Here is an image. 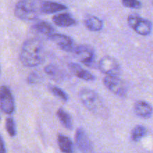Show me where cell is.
Instances as JSON below:
<instances>
[{"label": "cell", "instance_id": "6da1fadb", "mask_svg": "<svg viewBox=\"0 0 153 153\" xmlns=\"http://www.w3.org/2000/svg\"><path fill=\"white\" fill-rule=\"evenodd\" d=\"M19 59L27 67H35L44 61L45 49L43 43L36 38L27 40L21 48Z\"/></svg>", "mask_w": 153, "mask_h": 153}, {"label": "cell", "instance_id": "7a4b0ae2", "mask_svg": "<svg viewBox=\"0 0 153 153\" xmlns=\"http://www.w3.org/2000/svg\"><path fill=\"white\" fill-rule=\"evenodd\" d=\"M79 98L82 104L97 116L105 117L108 109L102 99L93 90L84 88L79 92Z\"/></svg>", "mask_w": 153, "mask_h": 153}, {"label": "cell", "instance_id": "3957f363", "mask_svg": "<svg viewBox=\"0 0 153 153\" xmlns=\"http://www.w3.org/2000/svg\"><path fill=\"white\" fill-rule=\"evenodd\" d=\"M40 13L38 1L21 0L15 5L14 14L22 20L32 21L38 18Z\"/></svg>", "mask_w": 153, "mask_h": 153}, {"label": "cell", "instance_id": "277c9868", "mask_svg": "<svg viewBox=\"0 0 153 153\" xmlns=\"http://www.w3.org/2000/svg\"><path fill=\"white\" fill-rule=\"evenodd\" d=\"M128 24L130 28L142 36H147L152 31V25L149 20L141 18L137 14H130L128 17Z\"/></svg>", "mask_w": 153, "mask_h": 153}, {"label": "cell", "instance_id": "5b68a950", "mask_svg": "<svg viewBox=\"0 0 153 153\" xmlns=\"http://www.w3.org/2000/svg\"><path fill=\"white\" fill-rule=\"evenodd\" d=\"M105 86L115 95L124 97L126 96L128 88L120 78L115 76H106L103 79Z\"/></svg>", "mask_w": 153, "mask_h": 153}, {"label": "cell", "instance_id": "8992f818", "mask_svg": "<svg viewBox=\"0 0 153 153\" xmlns=\"http://www.w3.org/2000/svg\"><path fill=\"white\" fill-rule=\"evenodd\" d=\"M99 69L106 76H119L121 74V68L119 63L114 58L105 56L99 62Z\"/></svg>", "mask_w": 153, "mask_h": 153}, {"label": "cell", "instance_id": "52a82bcc", "mask_svg": "<svg viewBox=\"0 0 153 153\" xmlns=\"http://www.w3.org/2000/svg\"><path fill=\"white\" fill-rule=\"evenodd\" d=\"M1 110L7 114H12L15 110V104L11 91L7 87L1 86L0 91Z\"/></svg>", "mask_w": 153, "mask_h": 153}, {"label": "cell", "instance_id": "ba28073f", "mask_svg": "<svg viewBox=\"0 0 153 153\" xmlns=\"http://www.w3.org/2000/svg\"><path fill=\"white\" fill-rule=\"evenodd\" d=\"M74 53L77 59L82 64L91 66L94 62L95 53L91 46L88 45H79L76 47Z\"/></svg>", "mask_w": 153, "mask_h": 153}, {"label": "cell", "instance_id": "9c48e42d", "mask_svg": "<svg viewBox=\"0 0 153 153\" xmlns=\"http://www.w3.org/2000/svg\"><path fill=\"white\" fill-rule=\"evenodd\" d=\"M75 142L82 153H92L93 146L89 137L83 128H78L75 134Z\"/></svg>", "mask_w": 153, "mask_h": 153}, {"label": "cell", "instance_id": "30bf717a", "mask_svg": "<svg viewBox=\"0 0 153 153\" xmlns=\"http://www.w3.org/2000/svg\"><path fill=\"white\" fill-rule=\"evenodd\" d=\"M49 39L54 43H55L61 50L65 51V52H74L76 47L73 39L64 34L54 33L49 37Z\"/></svg>", "mask_w": 153, "mask_h": 153}, {"label": "cell", "instance_id": "8fae6325", "mask_svg": "<svg viewBox=\"0 0 153 153\" xmlns=\"http://www.w3.org/2000/svg\"><path fill=\"white\" fill-rule=\"evenodd\" d=\"M39 9L41 13L50 14L62 11L67 8V6L61 3L51 1H38Z\"/></svg>", "mask_w": 153, "mask_h": 153}, {"label": "cell", "instance_id": "7c38bea8", "mask_svg": "<svg viewBox=\"0 0 153 153\" xmlns=\"http://www.w3.org/2000/svg\"><path fill=\"white\" fill-rule=\"evenodd\" d=\"M134 113L138 117L147 119L152 115L153 108L147 102L140 100L136 102L134 105Z\"/></svg>", "mask_w": 153, "mask_h": 153}, {"label": "cell", "instance_id": "4fadbf2b", "mask_svg": "<svg viewBox=\"0 0 153 153\" xmlns=\"http://www.w3.org/2000/svg\"><path fill=\"white\" fill-rule=\"evenodd\" d=\"M69 68L73 75H75L76 77L79 78L82 80L92 82L96 79L94 75H93L91 72L82 68L79 64L71 63V64H69Z\"/></svg>", "mask_w": 153, "mask_h": 153}, {"label": "cell", "instance_id": "5bb4252c", "mask_svg": "<svg viewBox=\"0 0 153 153\" xmlns=\"http://www.w3.org/2000/svg\"><path fill=\"white\" fill-rule=\"evenodd\" d=\"M52 21L56 25L59 27H70L76 24V21L70 13H62L55 15L52 18Z\"/></svg>", "mask_w": 153, "mask_h": 153}, {"label": "cell", "instance_id": "9a60e30c", "mask_svg": "<svg viewBox=\"0 0 153 153\" xmlns=\"http://www.w3.org/2000/svg\"><path fill=\"white\" fill-rule=\"evenodd\" d=\"M32 30L37 34L46 36L47 38L55 33L54 27L46 21H39L34 23L32 25Z\"/></svg>", "mask_w": 153, "mask_h": 153}, {"label": "cell", "instance_id": "2e32d148", "mask_svg": "<svg viewBox=\"0 0 153 153\" xmlns=\"http://www.w3.org/2000/svg\"><path fill=\"white\" fill-rule=\"evenodd\" d=\"M58 144L59 149L63 153H74V148L70 137L59 134L58 135Z\"/></svg>", "mask_w": 153, "mask_h": 153}, {"label": "cell", "instance_id": "e0dca14e", "mask_svg": "<svg viewBox=\"0 0 153 153\" xmlns=\"http://www.w3.org/2000/svg\"><path fill=\"white\" fill-rule=\"evenodd\" d=\"M85 27L91 31H100L103 28V22L100 18L94 16H87L84 21Z\"/></svg>", "mask_w": 153, "mask_h": 153}, {"label": "cell", "instance_id": "ac0fdd59", "mask_svg": "<svg viewBox=\"0 0 153 153\" xmlns=\"http://www.w3.org/2000/svg\"><path fill=\"white\" fill-rule=\"evenodd\" d=\"M57 117L60 122L67 129H73V120L70 114L63 108H59L57 111Z\"/></svg>", "mask_w": 153, "mask_h": 153}, {"label": "cell", "instance_id": "d6986e66", "mask_svg": "<svg viewBox=\"0 0 153 153\" xmlns=\"http://www.w3.org/2000/svg\"><path fill=\"white\" fill-rule=\"evenodd\" d=\"M147 131L143 126H136L131 133V138L134 142H137L146 136Z\"/></svg>", "mask_w": 153, "mask_h": 153}, {"label": "cell", "instance_id": "ffe728a7", "mask_svg": "<svg viewBox=\"0 0 153 153\" xmlns=\"http://www.w3.org/2000/svg\"><path fill=\"white\" fill-rule=\"evenodd\" d=\"M49 89L53 95H55V97H57L58 98L61 99L63 101L66 102L68 100V95L67 94V93L64 92V91H63V90H61V88H58V87L56 86H53V85H50V86L49 87Z\"/></svg>", "mask_w": 153, "mask_h": 153}, {"label": "cell", "instance_id": "44dd1931", "mask_svg": "<svg viewBox=\"0 0 153 153\" xmlns=\"http://www.w3.org/2000/svg\"><path fill=\"white\" fill-rule=\"evenodd\" d=\"M5 128L10 137H14L16 134V127L14 120L12 117H7L5 121Z\"/></svg>", "mask_w": 153, "mask_h": 153}, {"label": "cell", "instance_id": "7402d4cb", "mask_svg": "<svg viewBox=\"0 0 153 153\" xmlns=\"http://www.w3.org/2000/svg\"><path fill=\"white\" fill-rule=\"evenodd\" d=\"M44 71L46 74L50 76L51 77H52L55 79H59L61 76V71H60L59 69L57 67H55V66L52 65V64L46 66L44 68Z\"/></svg>", "mask_w": 153, "mask_h": 153}, {"label": "cell", "instance_id": "603a6c76", "mask_svg": "<svg viewBox=\"0 0 153 153\" xmlns=\"http://www.w3.org/2000/svg\"><path fill=\"white\" fill-rule=\"evenodd\" d=\"M123 6L128 8L139 9L141 7L142 4L139 0H122Z\"/></svg>", "mask_w": 153, "mask_h": 153}, {"label": "cell", "instance_id": "cb8c5ba5", "mask_svg": "<svg viewBox=\"0 0 153 153\" xmlns=\"http://www.w3.org/2000/svg\"><path fill=\"white\" fill-rule=\"evenodd\" d=\"M1 153H6L5 145H4V140L1 138Z\"/></svg>", "mask_w": 153, "mask_h": 153}, {"label": "cell", "instance_id": "d4e9b609", "mask_svg": "<svg viewBox=\"0 0 153 153\" xmlns=\"http://www.w3.org/2000/svg\"><path fill=\"white\" fill-rule=\"evenodd\" d=\"M152 3H153V0H152Z\"/></svg>", "mask_w": 153, "mask_h": 153}]
</instances>
